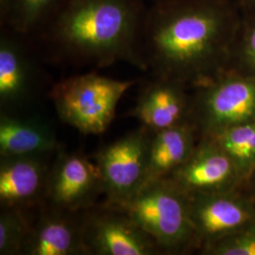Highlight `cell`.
<instances>
[{
  "label": "cell",
  "mask_w": 255,
  "mask_h": 255,
  "mask_svg": "<svg viewBox=\"0 0 255 255\" xmlns=\"http://www.w3.org/2000/svg\"><path fill=\"white\" fill-rule=\"evenodd\" d=\"M144 0H61L37 31L58 58L104 67L125 62L146 71Z\"/></svg>",
  "instance_id": "1"
},
{
  "label": "cell",
  "mask_w": 255,
  "mask_h": 255,
  "mask_svg": "<svg viewBox=\"0 0 255 255\" xmlns=\"http://www.w3.org/2000/svg\"><path fill=\"white\" fill-rule=\"evenodd\" d=\"M203 4L159 0L147 7L141 38L146 70L158 78L195 71L211 54L218 36V15Z\"/></svg>",
  "instance_id": "2"
},
{
  "label": "cell",
  "mask_w": 255,
  "mask_h": 255,
  "mask_svg": "<svg viewBox=\"0 0 255 255\" xmlns=\"http://www.w3.org/2000/svg\"><path fill=\"white\" fill-rule=\"evenodd\" d=\"M136 82L90 72L56 83L50 98L64 123L83 134H101L115 119L123 95Z\"/></svg>",
  "instance_id": "3"
},
{
  "label": "cell",
  "mask_w": 255,
  "mask_h": 255,
  "mask_svg": "<svg viewBox=\"0 0 255 255\" xmlns=\"http://www.w3.org/2000/svg\"><path fill=\"white\" fill-rule=\"evenodd\" d=\"M115 207L125 212L159 248L181 246L194 231L190 201L179 185L165 178L146 182L131 199Z\"/></svg>",
  "instance_id": "4"
},
{
  "label": "cell",
  "mask_w": 255,
  "mask_h": 255,
  "mask_svg": "<svg viewBox=\"0 0 255 255\" xmlns=\"http://www.w3.org/2000/svg\"><path fill=\"white\" fill-rule=\"evenodd\" d=\"M151 133L142 126L104 146L96 155L105 203L120 205L145 184Z\"/></svg>",
  "instance_id": "5"
},
{
  "label": "cell",
  "mask_w": 255,
  "mask_h": 255,
  "mask_svg": "<svg viewBox=\"0 0 255 255\" xmlns=\"http://www.w3.org/2000/svg\"><path fill=\"white\" fill-rule=\"evenodd\" d=\"M83 241L88 255H152L159 247L125 212L105 203L82 215Z\"/></svg>",
  "instance_id": "6"
},
{
  "label": "cell",
  "mask_w": 255,
  "mask_h": 255,
  "mask_svg": "<svg viewBox=\"0 0 255 255\" xmlns=\"http://www.w3.org/2000/svg\"><path fill=\"white\" fill-rule=\"evenodd\" d=\"M46 193L57 209L80 213L90 208L103 193L97 164L79 153L61 155L48 175Z\"/></svg>",
  "instance_id": "7"
},
{
  "label": "cell",
  "mask_w": 255,
  "mask_h": 255,
  "mask_svg": "<svg viewBox=\"0 0 255 255\" xmlns=\"http://www.w3.org/2000/svg\"><path fill=\"white\" fill-rule=\"evenodd\" d=\"M203 124L209 132L221 133L229 128L255 122V82L226 81L205 92Z\"/></svg>",
  "instance_id": "8"
},
{
  "label": "cell",
  "mask_w": 255,
  "mask_h": 255,
  "mask_svg": "<svg viewBox=\"0 0 255 255\" xmlns=\"http://www.w3.org/2000/svg\"><path fill=\"white\" fill-rule=\"evenodd\" d=\"M52 208L30 228L22 255H88L83 241L82 215Z\"/></svg>",
  "instance_id": "9"
},
{
  "label": "cell",
  "mask_w": 255,
  "mask_h": 255,
  "mask_svg": "<svg viewBox=\"0 0 255 255\" xmlns=\"http://www.w3.org/2000/svg\"><path fill=\"white\" fill-rule=\"evenodd\" d=\"M45 156L1 157L0 202L4 208L33 203L46 191L48 179Z\"/></svg>",
  "instance_id": "10"
},
{
  "label": "cell",
  "mask_w": 255,
  "mask_h": 255,
  "mask_svg": "<svg viewBox=\"0 0 255 255\" xmlns=\"http://www.w3.org/2000/svg\"><path fill=\"white\" fill-rule=\"evenodd\" d=\"M233 171V159L220 146L206 144L173 171V182L184 192L210 194L229 182Z\"/></svg>",
  "instance_id": "11"
},
{
  "label": "cell",
  "mask_w": 255,
  "mask_h": 255,
  "mask_svg": "<svg viewBox=\"0 0 255 255\" xmlns=\"http://www.w3.org/2000/svg\"><path fill=\"white\" fill-rule=\"evenodd\" d=\"M26 35L1 27L0 101L11 104L23 101L32 88L35 69L23 43Z\"/></svg>",
  "instance_id": "12"
},
{
  "label": "cell",
  "mask_w": 255,
  "mask_h": 255,
  "mask_svg": "<svg viewBox=\"0 0 255 255\" xmlns=\"http://www.w3.org/2000/svg\"><path fill=\"white\" fill-rule=\"evenodd\" d=\"M183 112L182 94L166 79L156 77L141 91L131 116L143 127L157 132L179 125Z\"/></svg>",
  "instance_id": "13"
},
{
  "label": "cell",
  "mask_w": 255,
  "mask_h": 255,
  "mask_svg": "<svg viewBox=\"0 0 255 255\" xmlns=\"http://www.w3.org/2000/svg\"><path fill=\"white\" fill-rule=\"evenodd\" d=\"M54 132L46 125L1 114V157L46 156L57 148Z\"/></svg>",
  "instance_id": "14"
},
{
  "label": "cell",
  "mask_w": 255,
  "mask_h": 255,
  "mask_svg": "<svg viewBox=\"0 0 255 255\" xmlns=\"http://www.w3.org/2000/svg\"><path fill=\"white\" fill-rule=\"evenodd\" d=\"M190 213L194 230L207 237L237 228L250 217L241 203L211 193L195 195L190 201Z\"/></svg>",
  "instance_id": "15"
},
{
  "label": "cell",
  "mask_w": 255,
  "mask_h": 255,
  "mask_svg": "<svg viewBox=\"0 0 255 255\" xmlns=\"http://www.w3.org/2000/svg\"><path fill=\"white\" fill-rule=\"evenodd\" d=\"M192 153L191 134L182 125L153 132L148 153L146 182L165 178L175 171Z\"/></svg>",
  "instance_id": "16"
},
{
  "label": "cell",
  "mask_w": 255,
  "mask_h": 255,
  "mask_svg": "<svg viewBox=\"0 0 255 255\" xmlns=\"http://www.w3.org/2000/svg\"><path fill=\"white\" fill-rule=\"evenodd\" d=\"M61 0H5L0 5V25L22 35H34Z\"/></svg>",
  "instance_id": "17"
},
{
  "label": "cell",
  "mask_w": 255,
  "mask_h": 255,
  "mask_svg": "<svg viewBox=\"0 0 255 255\" xmlns=\"http://www.w3.org/2000/svg\"><path fill=\"white\" fill-rule=\"evenodd\" d=\"M29 231L19 208H4L0 215V255L22 254Z\"/></svg>",
  "instance_id": "18"
},
{
  "label": "cell",
  "mask_w": 255,
  "mask_h": 255,
  "mask_svg": "<svg viewBox=\"0 0 255 255\" xmlns=\"http://www.w3.org/2000/svg\"><path fill=\"white\" fill-rule=\"evenodd\" d=\"M255 133V121L229 128L219 133V146L238 163Z\"/></svg>",
  "instance_id": "19"
},
{
  "label": "cell",
  "mask_w": 255,
  "mask_h": 255,
  "mask_svg": "<svg viewBox=\"0 0 255 255\" xmlns=\"http://www.w3.org/2000/svg\"><path fill=\"white\" fill-rule=\"evenodd\" d=\"M213 255H255V230L245 232L233 240L220 243L211 250Z\"/></svg>",
  "instance_id": "20"
},
{
  "label": "cell",
  "mask_w": 255,
  "mask_h": 255,
  "mask_svg": "<svg viewBox=\"0 0 255 255\" xmlns=\"http://www.w3.org/2000/svg\"><path fill=\"white\" fill-rule=\"evenodd\" d=\"M253 162H255V133L254 136L252 137L251 141L249 142L241 158L239 159L238 164L247 165V164H252Z\"/></svg>",
  "instance_id": "21"
},
{
  "label": "cell",
  "mask_w": 255,
  "mask_h": 255,
  "mask_svg": "<svg viewBox=\"0 0 255 255\" xmlns=\"http://www.w3.org/2000/svg\"><path fill=\"white\" fill-rule=\"evenodd\" d=\"M247 54L249 56L250 60L255 65V29L252 32L249 39L248 46H247Z\"/></svg>",
  "instance_id": "22"
},
{
  "label": "cell",
  "mask_w": 255,
  "mask_h": 255,
  "mask_svg": "<svg viewBox=\"0 0 255 255\" xmlns=\"http://www.w3.org/2000/svg\"><path fill=\"white\" fill-rule=\"evenodd\" d=\"M144 1H145V2H146V1H147V2H148V1H151V2L153 3V2H156V1H159V0H144Z\"/></svg>",
  "instance_id": "23"
},
{
  "label": "cell",
  "mask_w": 255,
  "mask_h": 255,
  "mask_svg": "<svg viewBox=\"0 0 255 255\" xmlns=\"http://www.w3.org/2000/svg\"><path fill=\"white\" fill-rule=\"evenodd\" d=\"M4 1H5V0H0V5H1V4H2Z\"/></svg>",
  "instance_id": "24"
}]
</instances>
